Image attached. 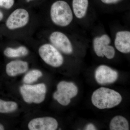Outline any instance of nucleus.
<instances>
[{
	"label": "nucleus",
	"mask_w": 130,
	"mask_h": 130,
	"mask_svg": "<svg viewBox=\"0 0 130 130\" xmlns=\"http://www.w3.org/2000/svg\"><path fill=\"white\" fill-rule=\"evenodd\" d=\"M121 95L113 90L101 87L93 92L91 102L100 109L110 108L119 105L122 101Z\"/></svg>",
	"instance_id": "1"
},
{
	"label": "nucleus",
	"mask_w": 130,
	"mask_h": 130,
	"mask_svg": "<svg viewBox=\"0 0 130 130\" xmlns=\"http://www.w3.org/2000/svg\"><path fill=\"white\" fill-rule=\"evenodd\" d=\"M50 17L54 23L63 27L69 25L73 18L70 6L63 1H57L53 3L50 9Z\"/></svg>",
	"instance_id": "2"
},
{
	"label": "nucleus",
	"mask_w": 130,
	"mask_h": 130,
	"mask_svg": "<svg viewBox=\"0 0 130 130\" xmlns=\"http://www.w3.org/2000/svg\"><path fill=\"white\" fill-rule=\"evenodd\" d=\"M23 99L28 103L39 104L44 101L46 93V87L44 84L35 85H24L20 89Z\"/></svg>",
	"instance_id": "3"
},
{
	"label": "nucleus",
	"mask_w": 130,
	"mask_h": 130,
	"mask_svg": "<svg viewBox=\"0 0 130 130\" xmlns=\"http://www.w3.org/2000/svg\"><path fill=\"white\" fill-rule=\"evenodd\" d=\"M57 90L53 94V98L63 106H67L71 99L77 94V87L73 83L62 81L58 84Z\"/></svg>",
	"instance_id": "4"
},
{
	"label": "nucleus",
	"mask_w": 130,
	"mask_h": 130,
	"mask_svg": "<svg viewBox=\"0 0 130 130\" xmlns=\"http://www.w3.org/2000/svg\"><path fill=\"white\" fill-rule=\"evenodd\" d=\"M39 55L45 63L54 67L62 65L63 58L62 55L55 47L52 44H43L38 49Z\"/></svg>",
	"instance_id": "5"
},
{
	"label": "nucleus",
	"mask_w": 130,
	"mask_h": 130,
	"mask_svg": "<svg viewBox=\"0 0 130 130\" xmlns=\"http://www.w3.org/2000/svg\"><path fill=\"white\" fill-rule=\"evenodd\" d=\"M29 18V14L27 10L18 8L9 15L6 21V26L11 30L23 28L27 25Z\"/></svg>",
	"instance_id": "6"
},
{
	"label": "nucleus",
	"mask_w": 130,
	"mask_h": 130,
	"mask_svg": "<svg viewBox=\"0 0 130 130\" xmlns=\"http://www.w3.org/2000/svg\"><path fill=\"white\" fill-rule=\"evenodd\" d=\"M118 76L117 71L105 65L100 66L95 71L96 80L100 84L113 83L118 79Z\"/></svg>",
	"instance_id": "7"
},
{
	"label": "nucleus",
	"mask_w": 130,
	"mask_h": 130,
	"mask_svg": "<svg viewBox=\"0 0 130 130\" xmlns=\"http://www.w3.org/2000/svg\"><path fill=\"white\" fill-rule=\"evenodd\" d=\"M50 40L52 45L57 49L66 54L72 53V45L66 35L60 31H55L51 33Z\"/></svg>",
	"instance_id": "8"
},
{
	"label": "nucleus",
	"mask_w": 130,
	"mask_h": 130,
	"mask_svg": "<svg viewBox=\"0 0 130 130\" xmlns=\"http://www.w3.org/2000/svg\"><path fill=\"white\" fill-rule=\"evenodd\" d=\"M58 126L56 120L48 117L33 119L28 125V128L30 130H55Z\"/></svg>",
	"instance_id": "9"
},
{
	"label": "nucleus",
	"mask_w": 130,
	"mask_h": 130,
	"mask_svg": "<svg viewBox=\"0 0 130 130\" xmlns=\"http://www.w3.org/2000/svg\"><path fill=\"white\" fill-rule=\"evenodd\" d=\"M115 45L118 51L124 53L130 51V32L129 31H119L116 34Z\"/></svg>",
	"instance_id": "10"
},
{
	"label": "nucleus",
	"mask_w": 130,
	"mask_h": 130,
	"mask_svg": "<svg viewBox=\"0 0 130 130\" xmlns=\"http://www.w3.org/2000/svg\"><path fill=\"white\" fill-rule=\"evenodd\" d=\"M29 65L25 61L20 60L12 61L8 63L6 72L9 76L14 77L24 73L28 70Z\"/></svg>",
	"instance_id": "11"
},
{
	"label": "nucleus",
	"mask_w": 130,
	"mask_h": 130,
	"mask_svg": "<svg viewBox=\"0 0 130 130\" xmlns=\"http://www.w3.org/2000/svg\"><path fill=\"white\" fill-rule=\"evenodd\" d=\"M110 42V38L107 35L96 38L94 40L93 44L94 50L97 56L102 57L104 56L111 47V46L109 45Z\"/></svg>",
	"instance_id": "12"
},
{
	"label": "nucleus",
	"mask_w": 130,
	"mask_h": 130,
	"mask_svg": "<svg viewBox=\"0 0 130 130\" xmlns=\"http://www.w3.org/2000/svg\"><path fill=\"white\" fill-rule=\"evenodd\" d=\"M73 8L75 16L81 19L85 16L88 6V0H73Z\"/></svg>",
	"instance_id": "13"
},
{
	"label": "nucleus",
	"mask_w": 130,
	"mask_h": 130,
	"mask_svg": "<svg viewBox=\"0 0 130 130\" xmlns=\"http://www.w3.org/2000/svg\"><path fill=\"white\" fill-rule=\"evenodd\" d=\"M109 127L111 130H128L129 123L127 120L124 117L116 116L111 120Z\"/></svg>",
	"instance_id": "14"
},
{
	"label": "nucleus",
	"mask_w": 130,
	"mask_h": 130,
	"mask_svg": "<svg viewBox=\"0 0 130 130\" xmlns=\"http://www.w3.org/2000/svg\"><path fill=\"white\" fill-rule=\"evenodd\" d=\"M28 49L24 46H20L17 48L8 47L4 51L5 56L9 58H18L25 56L28 54Z\"/></svg>",
	"instance_id": "15"
},
{
	"label": "nucleus",
	"mask_w": 130,
	"mask_h": 130,
	"mask_svg": "<svg viewBox=\"0 0 130 130\" xmlns=\"http://www.w3.org/2000/svg\"><path fill=\"white\" fill-rule=\"evenodd\" d=\"M18 107V104L14 102L5 101L0 99V113L12 112L15 111Z\"/></svg>",
	"instance_id": "16"
},
{
	"label": "nucleus",
	"mask_w": 130,
	"mask_h": 130,
	"mask_svg": "<svg viewBox=\"0 0 130 130\" xmlns=\"http://www.w3.org/2000/svg\"><path fill=\"white\" fill-rule=\"evenodd\" d=\"M42 76V73L40 70H31L25 76L23 81L25 83L27 84H32L37 81L38 79Z\"/></svg>",
	"instance_id": "17"
},
{
	"label": "nucleus",
	"mask_w": 130,
	"mask_h": 130,
	"mask_svg": "<svg viewBox=\"0 0 130 130\" xmlns=\"http://www.w3.org/2000/svg\"><path fill=\"white\" fill-rule=\"evenodd\" d=\"M14 3V0H0V7L9 9L13 6Z\"/></svg>",
	"instance_id": "18"
},
{
	"label": "nucleus",
	"mask_w": 130,
	"mask_h": 130,
	"mask_svg": "<svg viewBox=\"0 0 130 130\" xmlns=\"http://www.w3.org/2000/svg\"><path fill=\"white\" fill-rule=\"evenodd\" d=\"M85 129L86 130H96V128H95V126L93 124L90 123V124H88L86 126Z\"/></svg>",
	"instance_id": "19"
},
{
	"label": "nucleus",
	"mask_w": 130,
	"mask_h": 130,
	"mask_svg": "<svg viewBox=\"0 0 130 130\" xmlns=\"http://www.w3.org/2000/svg\"><path fill=\"white\" fill-rule=\"evenodd\" d=\"M120 0H101L104 3L106 4H110V3H115L119 1Z\"/></svg>",
	"instance_id": "20"
},
{
	"label": "nucleus",
	"mask_w": 130,
	"mask_h": 130,
	"mask_svg": "<svg viewBox=\"0 0 130 130\" xmlns=\"http://www.w3.org/2000/svg\"><path fill=\"white\" fill-rule=\"evenodd\" d=\"M3 18V14L2 12L0 11V21H1Z\"/></svg>",
	"instance_id": "21"
},
{
	"label": "nucleus",
	"mask_w": 130,
	"mask_h": 130,
	"mask_svg": "<svg viewBox=\"0 0 130 130\" xmlns=\"http://www.w3.org/2000/svg\"><path fill=\"white\" fill-rule=\"evenodd\" d=\"M5 129L4 126L0 124V130H3Z\"/></svg>",
	"instance_id": "22"
},
{
	"label": "nucleus",
	"mask_w": 130,
	"mask_h": 130,
	"mask_svg": "<svg viewBox=\"0 0 130 130\" xmlns=\"http://www.w3.org/2000/svg\"><path fill=\"white\" fill-rule=\"evenodd\" d=\"M26 1H34V0H26Z\"/></svg>",
	"instance_id": "23"
}]
</instances>
